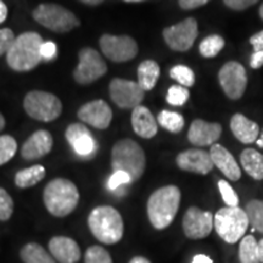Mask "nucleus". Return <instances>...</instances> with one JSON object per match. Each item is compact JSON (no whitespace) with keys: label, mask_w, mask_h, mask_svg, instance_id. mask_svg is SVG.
<instances>
[{"label":"nucleus","mask_w":263,"mask_h":263,"mask_svg":"<svg viewBox=\"0 0 263 263\" xmlns=\"http://www.w3.org/2000/svg\"><path fill=\"white\" fill-rule=\"evenodd\" d=\"M160 77V66L153 60L141 62L138 67V83L144 90L154 89Z\"/></svg>","instance_id":"obj_25"},{"label":"nucleus","mask_w":263,"mask_h":263,"mask_svg":"<svg viewBox=\"0 0 263 263\" xmlns=\"http://www.w3.org/2000/svg\"><path fill=\"white\" fill-rule=\"evenodd\" d=\"M249 218L245 210L240 207H223L218 210L213 218V226L219 238L228 244H235L246 233Z\"/></svg>","instance_id":"obj_6"},{"label":"nucleus","mask_w":263,"mask_h":263,"mask_svg":"<svg viewBox=\"0 0 263 263\" xmlns=\"http://www.w3.org/2000/svg\"><path fill=\"white\" fill-rule=\"evenodd\" d=\"M245 212L254 230L263 234V200L249 201L245 206Z\"/></svg>","instance_id":"obj_30"},{"label":"nucleus","mask_w":263,"mask_h":263,"mask_svg":"<svg viewBox=\"0 0 263 263\" xmlns=\"http://www.w3.org/2000/svg\"><path fill=\"white\" fill-rule=\"evenodd\" d=\"M240 263H261L258 257V241L255 236L246 235L239 245Z\"/></svg>","instance_id":"obj_28"},{"label":"nucleus","mask_w":263,"mask_h":263,"mask_svg":"<svg viewBox=\"0 0 263 263\" xmlns=\"http://www.w3.org/2000/svg\"><path fill=\"white\" fill-rule=\"evenodd\" d=\"M145 153L137 141L123 139L117 141L111 151V166L114 172L122 171L129 174L132 182H137L145 171Z\"/></svg>","instance_id":"obj_5"},{"label":"nucleus","mask_w":263,"mask_h":263,"mask_svg":"<svg viewBox=\"0 0 263 263\" xmlns=\"http://www.w3.org/2000/svg\"><path fill=\"white\" fill-rule=\"evenodd\" d=\"M84 263H112V258L104 248L95 245L87 250Z\"/></svg>","instance_id":"obj_35"},{"label":"nucleus","mask_w":263,"mask_h":263,"mask_svg":"<svg viewBox=\"0 0 263 263\" xmlns=\"http://www.w3.org/2000/svg\"><path fill=\"white\" fill-rule=\"evenodd\" d=\"M43 39L38 33L26 32L15 39L6 54V61L12 70L18 72L31 71L43 60L41 49Z\"/></svg>","instance_id":"obj_2"},{"label":"nucleus","mask_w":263,"mask_h":263,"mask_svg":"<svg viewBox=\"0 0 263 263\" xmlns=\"http://www.w3.org/2000/svg\"><path fill=\"white\" fill-rule=\"evenodd\" d=\"M57 51H58V48H57V44L52 42H45L43 43L42 45V49H41V54H42V58L44 59V60H52L55 57H57Z\"/></svg>","instance_id":"obj_41"},{"label":"nucleus","mask_w":263,"mask_h":263,"mask_svg":"<svg viewBox=\"0 0 263 263\" xmlns=\"http://www.w3.org/2000/svg\"><path fill=\"white\" fill-rule=\"evenodd\" d=\"M6 17H8V8H6V5L0 0V24H3L6 20Z\"/></svg>","instance_id":"obj_46"},{"label":"nucleus","mask_w":263,"mask_h":263,"mask_svg":"<svg viewBox=\"0 0 263 263\" xmlns=\"http://www.w3.org/2000/svg\"><path fill=\"white\" fill-rule=\"evenodd\" d=\"M129 263H151L149 259L145 257H141V256H137V257H133L129 261Z\"/></svg>","instance_id":"obj_47"},{"label":"nucleus","mask_w":263,"mask_h":263,"mask_svg":"<svg viewBox=\"0 0 263 263\" xmlns=\"http://www.w3.org/2000/svg\"><path fill=\"white\" fill-rule=\"evenodd\" d=\"M213 228L211 212L202 211L199 207H189L183 217L184 234L189 239H203L210 235Z\"/></svg>","instance_id":"obj_14"},{"label":"nucleus","mask_w":263,"mask_h":263,"mask_svg":"<svg viewBox=\"0 0 263 263\" xmlns=\"http://www.w3.org/2000/svg\"><path fill=\"white\" fill-rule=\"evenodd\" d=\"M223 48H224V39L218 34H212L203 39L199 50L203 58H215Z\"/></svg>","instance_id":"obj_31"},{"label":"nucleus","mask_w":263,"mask_h":263,"mask_svg":"<svg viewBox=\"0 0 263 263\" xmlns=\"http://www.w3.org/2000/svg\"><path fill=\"white\" fill-rule=\"evenodd\" d=\"M88 226L95 238L106 245H112L122 239L124 224L121 213L111 206H99L88 217Z\"/></svg>","instance_id":"obj_3"},{"label":"nucleus","mask_w":263,"mask_h":263,"mask_svg":"<svg viewBox=\"0 0 263 263\" xmlns=\"http://www.w3.org/2000/svg\"><path fill=\"white\" fill-rule=\"evenodd\" d=\"M258 257H259V262L263 263V239H261L258 241Z\"/></svg>","instance_id":"obj_49"},{"label":"nucleus","mask_w":263,"mask_h":263,"mask_svg":"<svg viewBox=\"0 0 263 263\" xmlns=\"http://www.w3.org/2000/svg\"><path fill=\"white\" fill-rule=\"evenodd\" d=\"M17 143L11 136H0V166L15 156Z\"/></svg>","instance_id":"obj_33"},{"label":"nucleus","mask_w":263,"mask_h":263,"mask_svg":"<svg viewBox=\"0 0 263 263\" xmlns=\"http://www.w3.org/2000/svg\"><path fill=\"white\" fill-rule=\"evenodd\" d=\"M209 153L213 164L224 174L227 178L233 180V182L240 179V177H241L240 166L235 161L234 156L224 146H222L221 144H213Z\"/></svg>","instance_id":"obj_21"},{"label":"nucleus","mask_w":263,"mask_h":263,"mask_svg":"<svg viewBox=\"0 0 263 263\" xmlns=\"http://www.w3.org/2000/svg\"><path fill=\"white\" fill-rule=\"evenodd\" d=\"M189 95V90L183 85H172L167 91L166 100L167 103L173 105V106H182L188 101Z\"/></svg>","instance_id":"obj_34"},{"label":"nucleus","mask_w":263,"mask_h":263,"mask_svg":"<svg viewBox=\"0 0 263 263\" xmlns=\"http://www.w3.org/2000/svg\"><path fill=\"white\" fill-rule=\"evenodd\" d=\"M66 139L78 156L88 157L97 150V141L84 124L73 123L68 126L66 129Z\"/></svg>","instance_id":"obj_17"},{"label":"nucleus","mask_w":263,"mask_h":263,"mask_svg":"<svg viewBox=\"0 0 263 263\" xmlns=\"http://www.w3.org/2000/svg\"><path fill=\"white\" fill-rule=\"evenodd\" d=\"M250 43H251L254 51H261L263 50V31L256 33L250 38Z\"/></svg>","instance_id":"obj_44"},{"label":"nucleus","mask_w":263,"mask_h":263,"mask_svg":"<svg viewBox=\"0 0 263 263\" xmlns=\"http://www.w3.org/2000/svg\"><path fill=\"white\" fill-rule=\"evenodd\" d=\"M230 129L234 137L242 144H252L257 141L259 126L254 121L249 120L242 114H235L230 120Z\"/></svg>","instance_id":"obj_22"},{"label":"nucleus","mask_w":263,"mask_h":263,"mask_svg":"<svg viewBox=\"0 0 263 263\" xmlns=\"http://www.w3.org/2000/svg\"><path fill=\"white\" fill-rule=\"evenodd\" d=\"M145 90L133 81L115 78L110 83V97L118 107L136 108L145 97Z\"/></svg>","instance_id":"obj_13"},{"label":"nucleus","mask_w":263,"mask_h":263,"mask_svg":"<svg viewBox=\"0 0 263 263\" xmlns=\"http://www.w3.org/2000/svg\"><path fill=\"white\" fill-rule=\"evenodd\" d=\"M256 144H257L259 147H263V137L261 138V139H257V141H256Z\"/></svg>","instance_id":"obj_52"},{"label":"nucleus","mask_w":263,"mask_h":263,"mask_svg":"<svg viewBox=\"0 0 263 263\" xmlns=\"http://www.w3.org/2000/svg\"><path fill=\"white\" fill-rule=\"evenodd\" d=\"M218 81L224 94L232 100H239L248 87L245 67L238 61H229L218 72Z\"/></svg>","instance_id":"obj_9"},{"label":"nucleus","mask_w":263,"mask_h":263,"mask_svg":"<svg viewBox=\"0 0 263 263\" xmlns=\"http://www.w3.org/2000/svg\"><path fill=\"white\" fill-rule=\"evenodd\" d=\"M259 0H223L226 6L229 9L235 10V11H242V10L249 9L250 6L257 4Z\"/></svg>","instance_id":"obj_40"},{"label":"nucleus","mask_w":263,"mask_h":263,"mask_svg":"<svg viewBox=\"0 0 263 263\" xmlns=\"http://www.w3.org/2000/svg\"><path fill=\"white\" fill-rule=\"evenodd\" d=\"M14 212V201L8 192L0 188V221H8Z\"/></svg>","instance_id":"obj_37"},{"label":"nucleus","mask_w":263,"mask_h":263,"mask_svg":"<svg viewBox=\"0 0 263 263\" xmlns=\"http://www.w3.org/2000/svg\"><path fill=\"white\" fill-rule=\"evenodd\" d=\"M101 51L114 62H126L134 59L138 54V44L128 35L104 34L100 38Z\"/></svg>","instance_id":"obj_12"},{"label":"nucleus","mask_w":263,"mask_h":263,"mask_svg":"<svg viewBox=\"0 0 263 263\" xmlns=\"http://www.w3.org/2000/svg\"><path fill=\"white\" fill-rule=\"evenodd\" d=\"M81 3H83L85 5H90V6H97L99 4L104 2V0H80Z\"/></svg>","instance_id":"obj_48"},{"label":"nucleus","mask_w":263,"mask_h":263,"mask_svg":"<svg viewBox=\"0 0 263 263\" xmlns=\"http://www.w3.org/2000/svg\"><path fill=\"white\" fill-rule=\"evenodd\" d=\"M107 66L97 50L84 48L80 51V64L73 77L80 84H90L106 73Z\"/></svg>","instance_id":"obj_10"},{"label":"nucleus","mask_w":263,"mask_h":263,"mask_svg":"<svg viewBox=\"0 0 263 263\" xmlns=\"http://www.w3.org/2000/svg\"><path fill=\"white\" fill-rule=\"evenodd\" d=\"M180 190L176 185H166L151 194L147 200V216L156 229L167 228L179 210Z\"/></svg>","instance_id":"obj_1"},{"label":"nucleus","mask_w":263,"mask_h":263,"mask_svg":"<svg viewBox=\"0 0 263 263\" xmlns=\"http://www.w3.org/2000/svg\"><path fill=\"white\" fill-rule=\"evenodd\" d=\"M218 189L221 193L223 201L227 203L228 207H238L239 205V196L235 193V190L230 186V184L226 180H219Z\"/></svg>","instance_id":"obj_36"},{"label":"nucleus","mask_w":263,"mask_h":263,"mask_svg":"<svg viewBox=\"0 0 263 263\" xmlns=\"http://www.w3.org/2000/svg\"><path fill=\"white\" fill-rule=\"evenodd\" d=\"M250 66L254 70H258L263 66V50L254 51L251 55V60H250Z\"/></svg>","instance_id":"obj_43"},{"label":"nucleus","mask_w":263,"mask_h":263,"mask_svg":"<svg viewBox=\"0 0 263 263\" xmlns=\"http://www.w3.org/2000/svg\"><path fill=\"white\" fill-rule=\"evenodd\" d=\"M132 182V178L129 174L126 172H122V171H116L111 174V177L108 178L107 182V188L110 190H117L120 186L124 185V184H128Z\"/></svg>","instance_id":"obj_38"},{"label":"nucleus","mask_w":263,"mask_h":263,"mask_svg":"<svg viewBox=\"0 0 263 263\" xmlns=\"http://www.w3.org/2000/svg\"><path fill=\"white\" fill-rule=\"evenodd\" d=\"M210 0H178V4L183 10H194L206 5Z\"/></svg>","instance_id":"obj_42"},{"label":"nucleus","mask_w":263,"mask_h":263,"mask_svg":"<svg viewBox=\"0 0 263 263\" xmlns=\"http://www.w3.org/2000/svg\"><path fill=\"white\" fill-rule=\"evenodd\" d=\"M5 127V120L4 117H3V115L0 114V130H3V128Z\"/></svg>","instance_id":"obj_50"},{"label":"nucleus","mask_w":263,"mask_h":263,"mask_svg":"<svg viewBox=\"0 0 263 263\" xmlns=\"http://www.w3.org/2000/svg\"><path fill=\"white\" fill-rule=\"evenodd\" d=\"M45 177V168L42 164H35V166L25 168L16 173L15 184L18 188L26 189L38 184Z\"/></svg>","instance_id":"obj_27"},{"label":"nucleus","mask_w":263,"mask_h":263,"mask_svg":"<svg viewBox=\"0 0 263 263\" xmlns=\"http://www.w3.org/2000/svg\"><path fill=\"white\" fill-rule=\"evenodd\" d=\"M15 34L11 29L3 28L0 29V57L8 54L10 48L12 47L15 42Z\"/></svg>","instance_id":"obj_39"},{"label":"nucleus","mask_w":263,"mask_h":263,"mask_svg":"<svg viewBox=\"0 0 263 263\" xmlns=\"http://www.w3.org/2000/svg\"><path fill=\"white\" fill-rule=\"evenodd\" d=\"M20 255L25 263H57V259L52 257L51 254L45 251V249L37 242H29L25 245Z\"/></svg>","instance_id":"obj_26"},{"label":"nucleus","mask_w":263,"mask_h":263,"mask_svg":"<svg viewBox=\"0 0 263 263\" xmlns=\"http://www.w3.org/2000/svg\"><path fill=\"white\" fill-rule=\"evenodd\" d=\"M176 162L180 170L186 171V172L203 174V176L211 172L213 166H215L209 151L200 149H189L183 151L177 156Z\"/></svg>","instance_id":"obj_16"},{"label":"nucleus","mask_w":263,"mask_h":263,"mask_svg":"<svg viewBox=\"0 0 263 263\" xmlns=\"http://www.w3.org/2000/svg\"><path fill=\"white\" fill-rule=\"evenodd\" d=\"M33 17L38 24L57 33L70 32L80 26L73 12L58 4H41L33 11Z\"/></svg>","instance_id":"obj_7"},{"label":"nucleus","mask_w":263,"mask_h":263,"mask_svg":"<svg viewBox=\"0 0 263 263\" xmlns=\"http://www.w3.org/2000/svg\"><path fill=\"white\" fill-rule=\"evenodd\" d=\"M132 126L138 136L145 139L154 138L157 133V123L155 117L145 106H137L132 112Z\"/></svg>","instance_id":"obj_23"},{"label":"nucleus","mask_w":263,"mask_h":263,"mask_svg":"<svg viewBox=\"0 0 263 263\" xmlns=\"http://www.w3.org/2000/svg\"><path fill=\"white\" fill-rule=\"evenodd\" d=\"M258 14H259V17L262 18V21H263V4L259 6V10H258Z\"/></svg>","instance_id":"obj_51"},{"label":"nucleus","mask_w":263,"mask_h":263,"mask_svg":"<svg viewBox=\"0 0 263 263\" xmlns=\"http://www.w3.org/2000/svg\"><path fill=\"white\" fill-rule=\"evenodd\" d=\"M47 210L55 217L68 216L78 205L80 193L71 180L57 178L48 183L43 193Z\"/></svg>","instance_id":"obj_4"},{"label":"nucleus","mask_w":263,"mask_h":263,"mask_svg":"<svg viewBox=\"0 0 263 263\" xmlns=\"http://www.w3.org/2000/svg\"><path fill=\"white\" fill-rule=\"evenodd\" d=\"M221 134L222 126L219 123L195 120L189 128L188 139L195 146H212L221 138Z\"/></svg>","instance_id":"obj_18"},{"label":"nucleus","mask_w":263,"mask_h":263,"mask_svg":"<svg viewBox=\"0 0 263 263\" xmlns=\"http://www.w3.org/2000/svg\"><path fill=\"white\" fill-rule=\"evenodd\" d=\"M171 77L174 81H177L180 85L183 87H193L195 83V74L192 68H189L188 66L184 65H177L172 67V70L170 72Z\"/></svg>","instance_id":"obj_32"},{"label":"nucleus","mask_w":263,"mask_h":263,"mask_svg":"<svg viewBox=\"0 0 263 263\" xmlns=\"http://www.w3.org/2000/svg\"><path fill=\"white\" fill-rule=\"evenodd\" d=\"M24 107L29 117L42 122H51L61 115L62 104L60 99L47 91L33 90L26 95Z\"/></svg>","instance_id":"obj_8"},{"label":"nucleus","mask_w":263,"mask_h":263,"mask_svg":"<svg viewBox=\"0 0 263 263\" xmlns=\"http://www.w3.org/2000/svg\"><path fill=\"white\" fill-rule=\"evenodd\" d=\"M78 118L98 129H106L112 120V111L104 100H94L78 110Z\"/></svg>","instance_id":"obj_15"},{"label":"nucleus","mask_w":263,"mask_h":263,"mask_svg":"<svg viewBox=\"0 0 263 263\" xmlns=\"http://www.w3.org/2000/svg\"><path fill=\"white\" fill-rule=\"evenodd\" d=\"M240 162L250 177L256 180H263V154L248 147L240 154Z\"/></svg>","instance_id":"obj_24"},{"label":"nucleus","mask_w":263,"mask_h":263,"mask_svg":"<svg viewBox=\"0 0 263 263\" xmlns=\"http://www.w3.org/2000/svg\"><path fill=\"white\" fill-rule=\"evenodd\" d=\"M52 149V137L48 130H38L25 141L21 155L25 160L32 161L48 155Z\"/></svg>","instance_id":"obj_19"},{"label":"nucleus","mask_w":263,"mask_h":263,"mask_svg":"<svg viewBox=\"0 0 263 263\" xmlns=\"http://www.w3.org/2000/svg\"><path fill=\"white\" fill-rule=\"evenodd\" d=\"M192 263H213L212 259L206 255H196L194 256Z\"/></svg>","instance_id":"obj_45"},{"label":"nucleus","mask_w":263,"mask_h":263,"mask_svg":"<svg viewBox=\"0 0 263 263\" xmlns=\"http://www.w3.org/2000/svg\"><path fill=\"white\" fill-rule=\"evenodd\" d=\"M157 122L161 127H163L164 129L171 132V133H179L184 128V124H185L182 115L168 110L161 111L159 117H157Z\"/></svg>","instance_id":"obj_29"},{"label":"nucleus","mask_w":263,"mask_h":263,"mask_svg":"<svg viewBox=\"0 0 263 263\" xmlns=\"http://www.w3.org/2000/svg\"><path fill=\"white\" fill-rule=\"evenodd\" d=\"M49 251L59 263H77L81 259L80 246L67 236H54L49 241Z\"/></svg>","instance_id":"obj_20"},{"label":"nucleus","mask_w":263,"mask_h":263,"mask_svg":"<svg viewBox=\"0 0 263 263\" xmlns=\"http://www.w3.org/2000/svg\"><path fill=\"white\" fill-rule=\"evenodd\" d=\"M127 3H139V2H144V0H124Z\"/></svg>","instance_id":"obj_53"},{"label":"nucleus","mask_w":263,"mask_h":263,"mask_svg":"<svg viewBox=\"0 0 263 263\" xmlns=\"http://www.w3.org/2000/svg\"><path fill=\"white\" fill-rule=\"evenodd\" d=\"M197 22L195 18L188 17L179 24L163 29V39L174 51H186L196 41Z\"/></svg>","instance_id":"obj_11"}]
</instances>
